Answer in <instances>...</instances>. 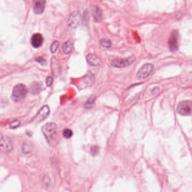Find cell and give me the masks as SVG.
Instances as JSON below:
<instances>
[{"mask_svg":"<svg viewBox=\"0 0 192 192\" xmlns=\"http://www.w3.org/2000/svg\"><path fill=\"white\" fill-rule=\"evenodd\" d=\"M42 132L50 146L54 147L59 140L58 128L55 123H47L42 128Z\"/></svg>","mask_w":192,"mask_h":192,"instance_id":"1","label":"cell"},{"mask_svg":"<svg viewBox=\"0 0 192 192\" xmlns=\"http://www.w3.org/2000/svg\"><path fill=\"white\" fill-rule=\"evenodd\" d=\"M27 94L26 86L22 83L16 85L13 89L11 98L15 102H19L24 99Z\"/></svg>","mask_w":192,"mask_h":192,"instance_id":"2","label":"cell"},{"mask_svg":"<svg viewBox=\"0 0 192 192\" xmlns=\"http://www.w3.org/2000/svg\"><path fill=\"white\" fill-rule=\"evenodd\" d=\"M177 112L183 116L192 114V101L184 100L180 102L177 107Z\"/></svg>","mask_w":192,"mask_h":192,"instance_id":"3","label":"cell"},{"mask_svg":"<svg viewBox=\"0 0 192 192\" xmlns=\"http://www.w3.org/2000/svg\"><path fill=\"white\" fill-rule=\"evenodd\" d=\"M135 61V57L130 56L126 59H115L112 60L111 64L115 68H125L130 65Z\"/></svg>","mask_w":192,"mask_h":192,"instance_id":"4","label":"cell"},{"mask_svg":"<svg viewBox=\"0 0 192 192\" xmlns=\"http://www.w3.org/2000/svg\"><path fill=\"white\" fill-rule=\"evenodd\" d=\"M0 147L1 152L8 153L13 149V143L12 140L8 137L1 134L0 140Z\"/></svg>","mask_w":192,"mask_h":192,"instance_id":"5","label":"cell"},{"mask_svg":"<svg viewBox=\"0 0 192 192\" xmlns=\"http://www.w3.org/2000/svg\"><path fill=\"white\" fill-rule=\"evenodd\" d=\"M179 34L177 30L173 31L168 39V47L172 52H176L179 49Z\"/></svg>","mask_w":192,"mask_h":192,"instance_id":"6","label":"cell"},{"mask_svg":"<svg viewBox=\"0 0 192 192\" xmlns=\"http://www.w3.org/2000/svg\"><path fill=\"white\" fill-rule=\"evenodd\" d=\"M154 66L150 63L144 64L137 73V77L139 79H145L148 78L153 71Z\"/></svg>","mask_w":192,"mask_h":192,"instance_id":"7","label":"cell"},{"mask_svg":"<svg viewBox=\"0 0 192 192\" xmlns=\"http://www.w3.org/2000/svg\"><path fill=\"white\" fill-rule=\"evenodd\" d=\"M50 112V110L48 105H43L39 110L37 114L33 117L32 122L34 123H40L42 122L48 117Z\"/></svg>","mask_w":192,"mask_h":192,"instance_id":"8","label":"cell"},{"mask_svg":"<svg viewBox=\"0 0 192 192\" xmlns=\"http://www.w3.org/2000/svg\"><path fill=\"white\" fill-rule=\"evenodd\" d=\"M81 15L78 12H74L71 14L68 20V25L71 28H76L80 23Z\"/></svg>","mask_w":192,"mask_h":192,"instance_id":"9","label":"cell"},{"mask_svg":"<svg viewBox=\"0 0 192 192\" xmlns=\"http://www.w3.org/2000/svg\"><path fill=\"white\" fill-rule=\"evenodd\" d=\"M46 1L44 0H36L33 1V10L36 14H41L45 10Z\"/></svg>","mask_w":192,"mask_h":192,"instance_id":"10","label":"cell"},{"mask_svg":"<svg viewBox=\"0 0 192 192\" xmlns=\"http://www.w3.org/2000/svg\"><path fill=\"white\" fill-rule=\"evenodd\" d=\"M31 42L32 46L34 48H39L42 46L43 42V37L42 35L39 33H34L31 37Z\"/></svg>","mask_w":192,"mask_h":192,"instance_id":"11","label":"cell"},{"mask_svg":"<svg viewBox=\"0 0 192 192\" xmlns=\"http://www.w3.org/2000/svg\"><path fill=\"white\" fill-rule=\"evenodd\" d=\"M86 60L88 64L93 67H97L101 63V59L95 54H88L86 56Z\"/></svg>","mask_w":192,"mask_h":192,"instance_id":"12","label":"cell"},{"mask_svg":"<svg viewBox=\"0 0 192 192\" xmlns=\"http://www.w3.org/2000/svg\"><path fill=\"white\" fill-rule=\"evenodd\" d=\"M92 15L96 22H100L102 20L103 15L101 8L97 6H93L92 8Z\"/></svg>","mask_w":192,"mask_h":192,"instance_id":"13","label":"cell"},{"mask_svg":"<svg viewBox=\"0 0 192 192\" xmlns=\"http://www.w3.org/2000/svg\"><path fill=\"white\" fill-rule=\"evenodd\" d=\"M51 69L53 72L54 74H58L60 72V67L58 61L56 60L55 57H52L51 60Z\"/></svg>","mask_w":192,"mask_h":192,"instance_id":"14","label":"cell"},{"mask_svg":"<svg viewBox=\"0 0 192 192\" xmlns=\"http://www.w3.org/2000/svg\"><path fill=\"white\" fill-rule=\"evenodd\" d=\"M33 149V145L31 142H25L22 145V151L25 154L30 153L31 152H32Z\"/></svg>","mask_w":192,"mask_h":192,"instance_id":"15","label":"cell"},{"mask_svg":"<svg viewBox=\"0 0 192 192\" xmlns=\"http://www.w3.org/2000/svg\"><path fill=\"white\" fill-rule=\"evenodd\" d=\"M41 84L39 82H34L30 87V91L33 95H37L40 93L41 90Z\"/></svg>","mask_w":192,"mask_h":192,"instance_id":"16","label":"cell"},{"mask_svg":"<svg viewBox=\"0 0 192 192\" xmlns=\"http://www.w3.org/2000/svg\"><path fill=\"white\" fill-rule=\"evenodd\" d=\"M63 49L65 54H68L71 53L73 49V45L72 42L69 41H67L63 44Z\"/></svg>","mask_w":192,"mask_h":192,"instance_id":"17","label":"cell"},{"mask_svg":"<svg viewBox=\"0 0 192 192\" xmlns=\"http://www.w3.org/2000/svg\"><path fill=\"white\" fill-rule=\"evenodd\" d=\"M96 97L95 95L90 96L85 104V107L86 109H91L95 103Z\"/></svg>","mask_w":192,"mask_h":192,"instance_id":"18","label":"cell"},{"mask_svg":"<svg viewBox=\"0 0 192 192\" xmlns=\"http://www.w3.org/2000/svg\"><path fill=\"white\" fill-rule=\"evenodd\" d=\"M100 43L104 48H109L112 46L111 41L108 39H102L100 41Z\"/></svg>","mask_w":192,"mask_h":192,"instance_id":"19","label":"cell"},{"mask_svg":"<svg viewBox=\"0 0 192 192\" xmlns=\"http://www.w3.org/2000/svg\"><path fill=\"white\" fill-rule=\"evenodd\" d=\"M59 46V43L57 41H54L50 46V51L51 53H55L57 50Z\"/></svg>","mask_w":192,"mask_h":192,"instance_id":"20","label":"cell"},{"mask_svg":"<svg viewBox=\"0 0 192 192\" xmlns=\"http://www.w3.org/2000/svg\"><path fill=\"white\" fill-rule=\"evenodd\" d=\"M63 135L64 136V137L69 139L72 137L73 135V131L71 129L69 128H65L64 129L63 132Z\"/></svg>","mask_w":192,"mask_h":192,"instance_id":"21","label":"cell"},{"mask_svg":"<svg viewBox=\"0 0 192 192\" xmlns=\"http://www.w3.org/2000/svg\"><path fill=\"white\" fill-rule=\"evenodd\" d=\"M20 125V122L18 120H14L9 123V128L12 129L17 128Z\"/></svg>","mask_w":192,"mask_h":192,"instance_id":"22","label":"cell"},{"mask_svg":"<svg viewBox=\"0 0 192 192\" xmlns=\"http://www.w3.org/2000/svg\"><path fill=\"white\" fill-rule=\"evenodd\" d=\"M35 60L36 62H37V63H39V64H40L42 65H45L46 64V60L42 57L41 56H39L35 58Z\"/></svg>","mask_w":192,"mask_h":192,"instance_id":"23","label":"cell"},{"mask_svg":"<svg viewBox=\"0 0 192 192\" xmlns=\"http://www.w3.org/2000/svg\"><path fill=\"white\" fill-rule=\"evenodd\" d=\"M53 78L50 76H48L46 79V84L47 85L48 87H50L51 86L52 83H53Z\"/></svg>","mask_w":192,"mask_h":192,"instance_id":"24","label":"cell"},{"mask_svg":"<svg viewBox=\"0 0 192 192\" xmlns=\"http://www.w3.org/2000/svg\"><path fill=\"white\" fill-rule=\"evenodd\" d=\"M99 152V148L97 146H93L91 149V152L92 155H96Z\"/></svg>","mask_w":192,"mask_h":192,"instance_id":"25","label":"cell"}]
</instances>
